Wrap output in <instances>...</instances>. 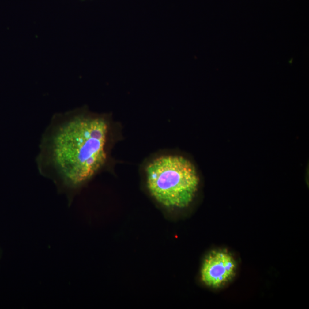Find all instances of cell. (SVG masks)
Here are the masks:
<instances>
[{"mask_svg":"<svg viewBox=\"0 0 309 309\" xmlns=\"http://www.w3.org/2000/svg\"><path fill=\"white\" fill-rule=\"evenodd\" d=\"M110 139L104 116L85 108L56 113L41 140L37 168L72 195L106 166Z\"/></svg>","mask_w":309,"mask_h":309,"instance_id":"cell-1","label":"cell"},{"mask_svg":"<svg viewBox=\"0 0 309 309\" xmlns=\"http://www.w3.org/2000/svg\"><path fill=\"white\" fill-rule=\"evenodd\" d=\"M148 190L160 205L183 209L191 204L198 191L199 178L187 158L164 155L151 161L145 168Z\"/></svg>","mask_w":309,"mask_h":309,"instance_id":"cell-2","label":"cell"},{"mask_svg":"<svg viewBox=\"0 0 309 309\" xmlns=\"http://www.w3.org/2000/svg\"><path fill=\"white\" fill-rule=\"evenodd\" d=\"M236 262L226 250H216L205 257L201 269V279L205 285L218 288L234 277Z\"/></svg>","mask_w":309,"mask_h":309,"instance_id":"cell-3","label":"cell"}]
</instances>
